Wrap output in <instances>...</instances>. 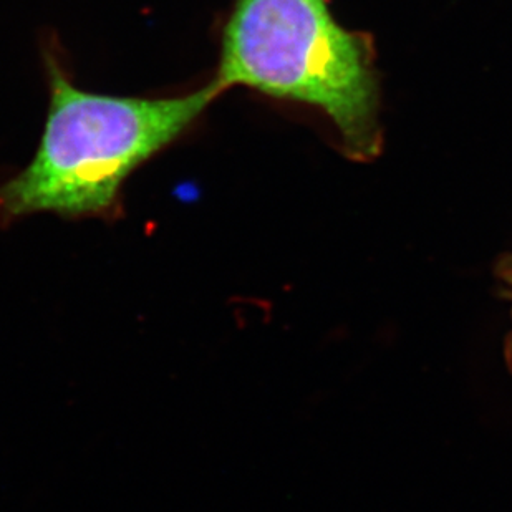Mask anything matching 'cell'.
Here are the masks:
<instances>
[{"label":"cell","mask_w":512,"mask_h":512,"mask_svg":"<svg viewBox=\"0 0 512 512\" xmlns=\"http://www.w3.org/2000/svg\"><path fill=\"white\" fill-rule=\"evenodd\" d=\"M213 82L319 108L355 160L380 151L372 39L343 29L329 0H234Z\"/></svg>","instance_id":"cell-2"},{"label":"cell","mask_w":512,"mask_h":512,"mask_svg":"<svg viewBox=\"0 0 512 512\" xmlns=\"http://www.w3.org/2000/svg\"><path fill=\"white\" fill-rule=\"evenodd\" d=\"M47 75L49 112L34 158L0 183L2 226L34 214L120 218L131 174L178 141L223 95L213 80L179 97L85 92L50 54Z\"/></svg>","instance_id":"cell-1"}]
</instances>
